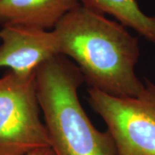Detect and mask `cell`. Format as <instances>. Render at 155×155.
Listing matches in <instances>:
<instances>
[{
	"label": "cell",
	"instance_id": "6da1fadb",
	"mask_svg": "<svg viewBox=\"0 0 155 155\" xmlns=\"http://www.w3.org/2000/svg\"><path fill=\"white\" fill-rule=\"evenodd\" d=\"M53 30L61 55L76 63L90 88L116 97L137 96L144 88L134 71L138 39L121 22L79 5Z\"/></svg>",
	"mask_w": 155,
	"mask_h": 155
},
{
	"label": "cell",
	"instance_id": "7a4b0ae2",
	"mask_svg": "<svg viewBox=\"0 0 155 155\" xmlns=\"http://www.w3.org/2000/svg\"><path fill=\"white\" fill-rule=\"evenodd\" d=\"M37 95L50 147L55 155H117L107 130L92 124L78 98L84 82L78 67L57 55L35 71Z\"/></svg>",
	"mask_w": 155,
	"mask_h": 155
},
{
	"label": "cell",
	"instance_id": "3957f363",
	"mask_svg": "<svg viewBox=\"0 0 155 155\" xmlns=\"http://www.w3.org/2000/svg\"><path fill=\"white\" fill-rule=\"evenodd\" d=\"M41 114L35 72L8 71L0 78V155H25L50 147Z\"/></svg>",
	"mask_w": 155,
	"mask_h": 155
},
{
	"label": "cell",
	"instance_id": "277c9868",
	"mask_svg": "<svg viewBox=\"0 0 155 155\" xmlns=\"http://www.w3.org/2000/svg\"><path fill=\"white\" fill-rule=\"evenodd\" d=\"M91 109L107 126L117 155H155V84L147 80L134 97H116L87 90Z\"/></svg>",
	"mask_w": 155,
	"mask_h": 155
},
{
	"label": "cell",
	"instance_id": "5b68a950",
	"mask_svg": "<svg viewBox=\"0 0 155 155\" xmlns=\"http://www.w3.org/2000/svg\"><path fill=\"white\" fill-rule=\"evenodd\" d=\"M57 55L60 46L54 30L23 25H3L0 29V68L31 74Z\"/></svg>",
	"mask_w": 155,
	"mask_h": 155
},
{
	"label": "cell",
	"instance_id": "8992f818",
	"mask_svg": "<svg viewBox=\"0 0 155 155\" xmlns=\"http://www.w3.org/2000/svg\"><path fill=\"white\" fill-rule=\"evenodd\" d=\"M78 0H0V22L53 30Z\"/></svg>",
	"mask_w": 155,
	"mask_h": 155
},
{
	"label": "cell",
	"instance_id": "52a82bcc",
	"mask_svg": "<svg viewBox=\"0 0 155 155\" xmlns=\"http://www.w3.org/2000/svg\"><path fill=\"white\" fill-rule=\"evenodd\" d=\"M80 5L104 15L130 28L155 45V16H148L136 0H78Z\"/></svg>",
	"mask_w": 155,
	"mask_h": 155
},
{
	"label": "cell",
	"instance_id": "ba28073f",
	"mask_svg": "<svg viewBox=\"0 0 155 155\" xmlns=\"http://www.w3.org/2000/svg\"><path fill=\"white\" fill-rule=\"evenodd\" d=\"M25 155H55L51 147H45L41 149L35 150L31 153H28Z\"/></svg>",
	"mask_w": 155,
	"mask_h": 155
}]
</instances>
